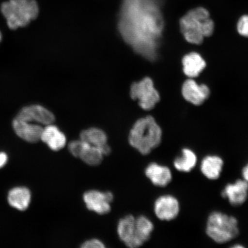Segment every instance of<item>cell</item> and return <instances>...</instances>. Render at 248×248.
Masks as SVG:
<instances>
[{
	"instance_id": "1",
	"label": "cell",
	"mask_w": 248,
	"mask_h": 248,
	"mask_svg": "<svg viewBox=\"0 0 248 248\" xmlns=\"http://www.w3.org/2000/svg\"><path fill=\"white\" fill-rule=\"evenodd\" d=\"M163 19L154 0H123L119 29L136 52L155 60L163 29Z\"/></svg>"
},
{
	"instance_id": "2",
	"label": "cell",
	"mask_w": 248,
	"mask_h": 248,
	"mask_svg": "<svg viewBox=\"0 0 248 248\" xmlns=\"http://www.w3.org/2000/svg\"><path fill=\"white\" fill-rule=\"evenodd\" d=\"M162 134L154 118L147 116L135 123L129 133V144L141 154L147 155L160 144Z\"/></svg>"
},
{
	"instance_id": "3",
	"label": "cell",
	"mask_w": 248,
	"mask_h": 248,
	"mask_svg": "<svg viewBox=\"0 0 248 248\" xmlns=\"http://www.w3.org/2000/svg\"><path fill=\"white\" fill-rule=\"evenodd\" d=\"M180 28L188 42L200 45L204 38L212 35L215 24L206 9L198 7L189 11L181 18Z\"/></svg>"
},
{
	"instance_id": "4",
	"label": "cell",
	"mask_w": 248,
	"mask_h": 248,
	"mask_svg": "<svg viewBox=\"0 0 248 248\" xmlns=\"http://www.w3.org/2000/svg\"><path fill=\"white\" fill-rule=\"evenodd\" d=\"M1 12L9 29L15 30L36 19L39 8L35 0H8L1 4Z\"/></svg>"
},
{
	"instance_id": "5",
	"label": "cell",
	"mask_w": 248,
	"mask_h": 248,
	"mask_svg": "<svg viewBox=\"0 0 248 248\" xmlns=\"http://www.w3.org/2000/svg\"><path fill=\"white\" fill-rule=\"evenodd\" d=\"M206 232L207 236L217 244L228 243L239 234L238 220L233 216L215 211L207 218Z\"/></svg>"
},
{
	"instance_id": "6",
	"label": "cell",
	"mask_w": 248,
	"mask_h": 248,
	"mask_svg": "<svg viewBox=\"0 0 248 248\" xmlns=\"http://www.w3.org/2000/svg\"><path fill=\"white\" fill-rule=\"evenodd\" d=\"M131 95L133 100H138L140 106L146 110L153 108L160 100L159 93L155 89L153 80L150 78H145L141 81L133 83Z\"/></svg>"
},
{
	"instance_id": "7",
	"label": "cell",
	"mask_w": 248,
	"mask_h": 248,
	"mask_svg": "<svg viewBox=\"0 0 248 248\" xmlns=\"http://www.w3.org/2000/svg\"><path fill=\"white\" fill-rule=\"evenodd\" d=\"M83 201L87 208L98 215H104L111 210L110 203L114 197L110 192L90 190L83 194Z\"/></svg>"
},
{
	"instance_id": "8",
	"label": "cell",
	"mask_w": 248,
	"mask_h": 248,
	"mask_svg": "<svg viewBox=\"0 0 248 248\" xmlns=\"http://www.w3.org/2000/svg\"><path fill=\"white\" fill-rule=\"evenodd\" d=\"M154 208L155 215L161 221H170L178 216L181 206L177 198L166 194L157 198Z\"/></svg>"
},
{
	"instance_id": "9",
	"label": "cell",
	"mask_w": 248,
	"mask_h": 248,
	"mask_svg": "<svg viewBox=\"0 0 248 248\" xmlns=\"http://www.w3.org/2000/svg\"><path fill=\"white\" fill-rule=\"evenodd\" d=\"M117 232L120 240L129 248H139L144 244L139 237L134 216L128 215L121 219Z\"/></svg>"
},
{
	"instance_id": "10",
	"label": "cell",
	"mask_w": 248,
	"mask_h": 248,
	"mask_svg": "<svg viewBox=\"0 0 248 248\" xmlns=\"http://www.w3.org/2000/svg\"><path fill=\"white\" fill-rule=\"evenodd\" d=\"M15 118L25 122L45 126L53 124L55 120L54 114L50 111L39 105L23 108Z\"/></svg>"
},
{
	"instance_id": "11",
	"label": "cell",
	"mask_w": 248,
	"mask_h": 248,
	"mask_svg": "<svg viewBox=\"0 0 248 248\" xmlns=\"http://www.w3.org/2000/svg\"><path fill=\"white\" fill-rule=\"evenodd\" d=\"M221 196L233 206H239L246 202L248 198V183L244 179H238L225 186Z\"/></svg>"
},
{
	"instance_id": "12",
	"label": "cell",
	"mask_w": 248,
	"mask_h": 248,
	"mask_svg": "<svg viewBox=\"0 0 248 248\" xmlns=\"http://www.w3.org/2000/svg\"><path fill=\"white\" fill-rule=\"evenodd\" d=\"M12 125L18 137L31 143H35L40 140L44 128L40 124L25 122L16 118Z\"/></svg>"
},
{
	"instance_id": "13",
	"label": "cell",
	"mask_w": 248,
	"mask_h": 248,
	"mask_svg": "<svg viewBox=\"0 0 248 248\" xmlns=\"http://www.w3.org/2000/svg\"><path fill=\"white\" fill-rule=\"evenodd\" d=\"M182 92L186 100L195 105L203 104L210 95L208 87L205 85H199L193 79L186 80Z\"/></svg>"
},
{
	"instance_id": "14",
	"label": "cell",
	"mask_w": 248,
	"mask_h": 248,
	"mask_svg": "<svg viewBox=\"0 0 248 248\" xmlns=\"http://www.w3.org/2000/svg\"><path fill=\"white\" fill-rule=\"evenodd\" d=\"M145 175L152 184L160 187H166L172 180V173L168 167L155 162L148 164Z\"/></svg>"
},
{
	"instance_id": "15",
	"label": "cell",
	"mask_w": 248,
	"mask_h": 248,
	"mask_svg": "<svg viewBox=\"0 0 248 248\" xmlns=\"http://www.w3.org/2000/svg\"><path fill=\"white\" fill-rule=\"evenodd\" d=\"M80 138L92 146L100 149L104 156L110 153L111 150L108 144L107 134L100 129L92 128L84 130L80 133Z\"/></svg>"
},
{
	"instance_id": "16",
	"label": "cell",
	"mask_w": 248,
	"mask_h": 248,
	"mask_svg": "<svg viewBox=\"0 0 248 248\" xmlns=\"http://www.w3.org/2000/svg\"><path fill=\"white\" fill-rule=\"evenodd\" d=\"M40 140L44 142L54 151H58L63 148L67 141L64 133L52 124L46 125L43 128Z\"/></svg>"
},
{
	"instance_id": "17",
	"label": "cell",
	"mask_w": 248,
	"mask_h": 248,
	"mask_svg": "<svg viewBox=\"0 0 248 248\" xmlns=\"http://www.w3.org/2000/svg\"><path fill=\"white\" fill-rule=\"evenodd\" d=\"M224 165L221 157L216 155H207L201 161L200 170L207 179L215 181L221 176Z\"/></svg>"
},
{
	"instance_id": "18",
	"label": "cell",
	"mask_w": 248,
	"mask_h": 248,
	"mask_svg": "<svg viewBox=\"0 0 248 248\" xmlns=\"http://www.w3.org/2000/svg\"><path fill=\"white\" fill-rule=\"evenodd\" d=\"M184 71L188 77H197L206 67V62L196 52H191L185 56L182 60Z\"/></svg>"
},
{
	"instance_id": "19",
	"label": "cell",
	"mask_w": 248,
	"mask_h": 248,
	"mask_svg": "<svg viewBox=\"0 0 248 248\" xmlns=\"http://www.w3.org/2000/svg\"><path fill=\"white\" fill-rule=\"evenodd\" d=\"M31 200L30 191L26 187H16L9 192L8 203L12 207L20 211L29 208Z\"/></svg>"
},
{
	"instance_id": "20",
	"label": "cell",
	"mask_w": 248,
	"mask_h": 248,
	"mask_svg": "<svg viewBox=\"0 0 248 248\" xmlns=\"http://www.w3.org/2000/svg\"><path fill=\"white\" fill-rule=\"evenodd\" d=\"M198 158L195 152L190 148L182 149L180 156L173 160V166L179 172L188 173L197 166Z\"/></svg>"
},
{
	"instance_id": "21",
	"label": "cell",
	"mask_w": 248,
	"mask_h": 248,
	"mask_svg": "<svg viewBox=\"0 0 248 248\" xmlns=\"http://www.w3.org/2000/svg\"><path fill=\"white\" fill-rule=\"evenodd\" d=\"M104 156V155L100 149L85 142L79 158L89 166H97L101 164Z\"/></svg>"
},
{
	"instance_id": "22",
	"label": "cell",
	"mask_w": 248,
	"mask_h": 248,
	"mask_svg": "<svg viewBox=\"0 0 248 248\" xmlns=\"http://www.w3.org/2000/svg\"><path fill=\"white\" fill-rule=\"evenodd\" d=\"M136 224L139 237L145 243L150 239L152 232L154 231L153 223L147 217L141 216L136 218Z\"/></svg>"
},
{
	"instance_id": "23",
	"label": "cell",
	"mask_w": 248,
	"mask_h": 248,
	"mask_svg": "<svg viewBox=\"0 0 248 248\" xmlns=\"http://www.w3.org/2000/svg\"><path fill=\"white\" fill-rule=\"evenodd\" d=\"M85 142L82 140H74L71 141L68 145V149L71 155L73 156L78 157L80 153H81L82 148L84 146Z\"/></svg>"
},
{
	"instance_id": "24",
	"label": "cell",
	"mask_w": 248,
	"mask_h": 248,
	"mask_svg": "<svg viewBox=\"0 0 248 248\" xmlns=\"http://www.w3.org/2000/svg\"><path fill=\"white\" fill-rule=\"evenodd\" d=\"M237 30L241 35L248 37V15L243 16L238 20Z\"/></svg>"
},
{
	"instance_id": "25",
	"label": "cell",
	"mask_w": 248,
	"mask_h": 248,
	"mask_svg": "<svg viewBox=\"0 0 248 248\" xmlns=\"http://www.w3.org/2000/svg\"><path fill=\"white\" fill-rule=\"evenodd\" d=\"M81 247L82 248H105V246L100 240L91 239L83 243Z\"/></svg>"
},
{
	"instance_id": "26",
	"label": "cell",
	"mask_w": 248,
	"mask_h": 248,
	"mask_svg": "<svg viewBox=\"0 0 248 248\" xmlns=\"http://www.w3.org/2000/svg\"><path fill=\"white\" fill-rule=\"evenodd\" d=\"M8 160V156L6 154L4 153H0V169L4 167Z\"/></svg>"
},
{
	"instance_id": "27",
	"label": "cell",
	"mask_w": 248,
	"mask_h": 248,
	"mask_svg": "<svg viewBox=\"0 0 248 248\" xmlns=\"http://www.w3.org/2000/svg\"><path fill=\"white\" fill-rule=\"evenodd\" d=\"M242 176H243L244 181L248 183V163L242 170Z\"/></svg>"
},
{
	"instance_id": "28",
	"label": "cell",
	"mask_w": 248,
	"mask_h": 248,
	"mask_svg": "<svg viewBox=\"0 0 248 248\" xmlns=\"http://www.w3.org/2000/svg\"><path fill=\"white\" fill-rule=\"evenodd\" d=\"M2 38V33L1 32V31H0V42H1Z\"/></svg>"
}]
</instances>
